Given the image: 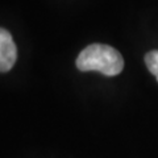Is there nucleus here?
<instances>
[{
	"mask_svg": "<svg viewBox=\"0 0 158 158\" xmlns=\"http://www.w3.org/2000/svg\"><path fill=\"white\" fill-rule=\"evenodd\" d=\"M145 63L149 71L158 81V50H152L145 56Z\"/></svg>",
	"mask_w": 158,
	"mask_h": 158,
	"instance_id": "nucleus-3",
	"label": "nucleus"
},
{
	"mask_svg": "<svg viewBox=\"0 0 158 158\" xmlns=\"http://www.w3.org/2000/svg\"><path fill=\"white\" fill-rule=\"evenodd\" d=\"M17 59V49L11 33L0 28V73H7Z\"/></svg>",
	"mask_w": 158,
	"mask_h": 158,
	"instance_id": "nucleus-2",
	"label": "nucleus"
},
{
	"mask_svg": "<svg viewBox=\"0 0 158 158\" xmlns=\"http://www.w3.org/2000/svg\"><path fill=\"white\" fill-rule=\"evenodd\" d=\"M77 67L81 71H99L107 77H113L123 71L124 59L115 48L104 44H92L78 56Z\"/></svg>",
	"mask_w": 158,
	"mask_h": 158,
	"instance_id": "nucleus-1",
	"label": "nucleus"
}]
</instances>
